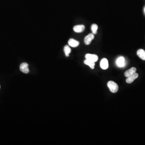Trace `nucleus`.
<instances>
[{
    "label": "nucleus",
    "instance_id": "1",
    "mask_svg": "<svg viewBox=\"0 0 145 145\" xmlns=\"http://www.w3.org/2000/svg\"><path fill=\"white\" fill-rule=\"evenodd\" d=\"M107 85L110 91L112 93H117L119 90V86L117 83L113 81H109L108 82Z\"/></svg>",
    "mask_w": 145,
    "mask_h": 145
},
{
    "label": "nucleus",
    "instance_id": "2",
    "mask_svg": "<svg viewBox=\"0 0 145 145\" xmlns=\"http://www.w3.org/2000/svg\"><path fill=\"white\" fill-rule=\"evenodd\" d=\"M20 70L24 73H28L30 71L28 68V64L26 62L21 63L20 66Z\"/></svg>",
    "mask_w": 145,
    "mask_h": 145
},
{
    "label": "nucleus",
    "instance_id": "3",
    "mask_svg": "<svg viewBox=\"0 0 145 145\" xmlns=\"http://www.w3.org/2000/svg\"><path fill=\"white\" fill-rule=\"evenodd\" d=\"M94 38V36L93 34H89L88 35L85 36L84 39V42L85 44L89 45L90 44L91 41H93Z\"/></svg>",
    "mask_w": 145,
    "mask_h": 145
},
{
    "label": "nucleus",
    "instance_id": "4",
    "mask_svg": "<svg viewBox=\"0 0 145 145\" xmlns=\"http://www.w3.org/2000/svg\"><path fill=\"white\" fill-rule=\"evenodd\" d=\"M116 64L118 67H124L125 64V59L123 57H121L117 59Z\"/></svg>",
    "mask_w": 145,
    "mask_h": 145
},
{
    "label": "nucleus",
    "instance_id": "5",
    "mask_svg": "<svg viewBox=\"0 0 145 145\" xmlns=\"http://www.w3.org/2000/svg\"><path fill=\"white\" fill-rule=\"evenodd\" d=\"M100 66L102 69L104 70L108 69V60L105 58L102 59L100 63Z\"/></svg>",
    "mask_w": 145,
    "mask_h": 145
},
{
    "label": "nucleus",
    "instance_id": "6",
    "mask_svg": "<svg viewBox=\"0 0 145 145\" xmlns=\"http://www.w3.org/2000/svg\"><path fill=\"white\" fill-rule=\"evenodd\" d=\"M136 69L135 67L131 68L129 70L126 71L124 73V76L126 78H128L135 74L136 72Z\"/></svg>",
    "mask_w": 145,
    "mask_h": 145
},
{
    "label": "nucleus",
    "instance_id": "7",
    "mask_svg": "<svg viewBox=\"0 0 145 145\" xmlns=\"http://www.w3.org/2000/svg\"><path fill=\"white\" fill-rule=\"evenodd\" d=\"M85 58L86 59L90 60L93 62H96L98 60V56L96 55H93V54H87L85 55Z\"/></svg>",
    "mask_w": 145,
    "mask_h": 145
},
{
    "label": "nucleus",
    "instance_id": "8",
    "mask_svg": "<svg viewBox=\"0 0 145 145\" xmlns=\"http://www.w3.org/2000/svg\"><path fill=\"white\" fill-rule=\"evenodd\" d=\"M85 27L83 25H77L73 27V30L76 33H81L84 31Z\"/></svg>",
    "mask_w": 145,
    "mask_h": 145
},
{
    "label": "nucleus",
    "instance_id": "9",
    "mask_svg": "<svg viewBox=\"0 0 145 145\" xmlns=\"http://www.w3.org/2000/svg\"><path fill=\"white\" fill-rule=\"evenodd\" d=\"M138 74L135 73V74L133 75H131L130 76L128 77L126 79V83H132L135 79H136L138 77Z\"/></svg>",
    "mask_w": 145,
    "mask_h": 145
},
{
    "label": "nucleus",
    "instance_id": "10",
    "mask_svg": "<svg viewBox=\"0 0 145 145\" xmlns=\"http://www.w3.org/2000/svg\"><path fill=\"white\" fill-rule=\"evenodd\" d=\"M68 43L69 46L72 47H76L80 44V42L75 40L71 38L69 40Z\"/></svg>",
    "mask_w": 145,
    "mask_h": 145
},
{
    "label": "nucleus",
    "instance_id": "11",
    "mask_svg": "<svg viewBox=\"0 0 145 145\" xmlns=\"http://www.w3.org/2000/svg\"><path fill=\"white\" fill-rule=\"evenodd\" d=\"M137 55L142 60L145 61V51L143 49H139L138 50Z\"/></svg>",
    "mask_w": 145,
    "mask_h": 145
},
{
    "label": "nucleus",
    "instance_id": "12",
    "mask_svg": "<svg viewBox=\"0 0 145 145\" xmlns=\"http://www.w3.org/2000/svg\"><path fill=\"white\" fill-rule=\"evenodd\" d=\"M84 62L85 64L88 65L92 69L94 68V66L95 65L94 62H93V61L88 60V59H86V60L84 61Z\"/></svg>",
    "mask_w": 145,
    "mask_h": 145
},
{
    "label": "nucleus",
    "instance_id": "13",
    "mask_svg": "<svg viewBox=\"0 0 145 145\" xmlns=\"http://www.w3.org/2000/svg\"><path fill=\"white\" fill-rule=\"evenodd\" d=\"M64 53H65L66 57H69V54L71 52V49L70 47H69V46L68 45H66L64 48Z\"/></svg>",
    "mask_w": 145,
    "mask_h": 145
},
{
    "label": "nucleus",
    "instance_id": "14",
    "mask_svg": "<svg viewBox=\"0 0 145 145\" xmlns=\"http://www.w3.org/2000/svg\"><path fill=\"white\" fill-rule=\"evenodd\" d=\"M91 29L92 31V33L94 34H96L97 33V30L98 29V26L96 24H93L91 26Z\"/></svg>",
    "mask_w": 145,
    "mask_h": 145
},
{
    "label": "nucleus",
    "instance_id": "15",
    "mask_svg": "<svg viewBox=\"0 0 145 145\" xmlns=\"http://www.w3.org/2000/svg\"><path fill=\"white\" fill-rule=\"evenodd\" d=\"M144 11H145V9H144Z\"/></svg>",
    "mask_w": 145,
    "mask_h": 145
},
{
    "label": "nucleus",
    "instance_id": "16",
    "mask_svg": "<svg viewBox=\"0 0 145 145\" xmlns=\"http://www.w3.org/2000/svg\"></svg>",
    "mask_w": 145,
    "mask_h": 145
}]
</instances>
